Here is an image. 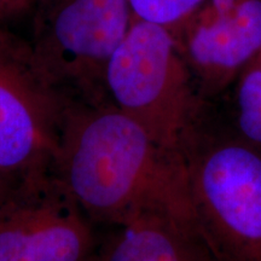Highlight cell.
<instances>
[{
  "mask_svg": "<svg viewBox=\"0 0 261 261\" xmlns=\"http://www.w3.org/2000/svg\"><path fill=\"white\" fill-rule=\"evenodd\" d=\"M51 172L93 224L161 212L197 226L180 152L110 100H71Z\"/></svg>",
  "mask_w": 261,
  "mask_h": 261,
  "instance_id": "6da1fadb",
  "label": "cell"
},
{
  "mask_svg": "<svg viewBox=\"0 0 261 261\" xmlns=\"http://www.w3.org/2000/svg\"><path fill=\"white\" fill-rule=\"evenodd\" d=\"M211 104L179 146L196 223L218 261H261V150Z\"/></svg>",
  "mask_w": 261,
  "mask_h": 261,
  "instance_id": "7a4b0ae2",
  "label": "cell"
},
{
  "mask_svg": "<svg viewBox=\"0 0 261 261\" xmlns=\"http://www.w3.org/2000/svg\"><path fill=\"white\" fill-rule=\"evenodd\" d=\"M108 99L160 144L179 151L208 107L167 28L135 17L106 71Z\"/></svg>",
  "mask_w": 261,
  "mask_h": 261,
  "instance_id": "3957f363",
  "label": "cell"
},
{
  "mask_svg": "<svg viewBox=\"0 0 261 261\" xmlns=\"http://www.w3.org/2000/svg\"><path fill=\"white\" fill-rule=\"evenodd\" d=\"M35 6L31 42L52 81L71 100H109L107 67L136 17L128 0H38Z\"/></svg>",
  "mask_w": 261,
  "mask_h": 261,
  "instance_id": "277c9868",
  "label": "cell"
},
{
  "mask_svg": "<svg viewBox=\"0 0 261 261\" xmlns=\"http://www.w3.org/2000/svg\"><path fill=\"white\" fill-rule=\"evenodd\" d=\"M71 102L31 41L0 25V173L18 182L50 173Z\"/></svg>",
  "mask_w": 261,
  "mask_h": 261,
  "instance_id": "5b68a950",
  "label": "cell"
},
{
  "mask_svg": "<svg viewBox=\"0 0 261 261\" xmlns=\"http://www.w3.org/2000/svg\"><path fill=\"white\" fill-rule=\"evenodd\" d=\"M92 220L52 172L16 182L0 205V261H92Z\"/></svg>",
  "mask_w": 261,
  "mask_h": 261,
  "instance_id": "8992f818",
  "label": "cell"
},
{
  "mask_svg": "<svg viewBox=\"0 0 261 261\" xmlns=\"http://www.w3.org/2000/svg\"><path fill=\"white\" fill-rule=\"evenodd\" d=\"M172 35L201 97L212 103L261 54V0H204Z\"/></svg>",
  "mask_w": 261,
  "mask_h": 261,
  "instance_id": "52a82bcc",
  "label": "cell"
},
{
  "mask_svg": "<svg viewBox=\"0 0 261 261\" xmlns=\"http://www.w3.org/2000/svg\"><path fill=\"white\" fill-rule=\"evenodd\" d=\"M112 227L92 261H218L197 226L172 214L150 212Z\"/></svg>",
  "mask_w": 261,
  "mask_h": 261,
  "instance_id": "ba28073f",
  "label": "cell"
},
{
  "mask_svg": "<svg viewBox=\"0 0 261 261\" xmlns=\"http://www.w3.org/2000/svg\"><path fill=\"white\" fill-rule=\"evenodd\" d=\"M226 122L241 138L261 150V54L238 76Z\"/></svg>",
  "mask_w": 261,
  "mask_h": 261,
  "instance_id": "9c48e42d",
  "label": "cell"
},
{
  "mask_svg": "<svg viewBox=\"0 0 261 261\" xmlns=\"http://www.w3.org/2000/svg\"><path fill=\"white\" fill-rule=\"evenodd\" d=\"M137 18L174 33L204 0H128Z\"/></svg>",
  "mask_w": 261,
  "mask_h": 261,
  "instance_id": "30bf717a",
  "label": "cell"
},
{
  "mask_svg": "<svg viewBox=\"0 0 261 261\" xmlns=\"http://www.w3.org/2000/svg\"><path fill=\"white\" fill-rule=\"evenodd\" d=\"M37 3L38 0H0V21L23 14Z\"/></svg>",
  "mask_w": 261,
  "mask_h": 261,
  "instance_id": "8fae6325",
  "label": "cell"
},
{
  "mask_svg": "<svg viewBox=\"0 0 261 261\" xmlns=\"http://www.w3.org/2000/svg\"><path fill=\"white\" fill-rule=\"evenodd\" d=\"M16 182L10 181L8 178H5L4 175L0 173V205L4 203V201L8 198L10 192H11L12 188Z\"/></svg>",
  "mask_w": 261,
  "mask_h": 261,
  "instance_id": "7c38bea8",
  "label": "cell"
}]
</instances>
